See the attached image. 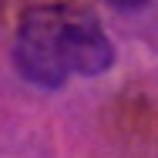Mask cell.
Returning <instances> with one entry per match:
<instances>
[{"instance_id": "1", "label": "cell", "mask_w": 158, "mask_h": 158, "mask_svg": "<svg viewBox=\"0 0 158 158\" xmlns=\"http://www.w3.org/2000/svg\"><path fill=\"white\" fill-rule=\"evenodd\" d=\"M14 67L34 84L57 91L71 77H98L114 64L104 27L81 7L40 3L31 7L14 34Z\"/></svg>"}, {"instance_id": "2", "label": "cell", "mask_w": 158, "mask_h": 158, "mask_svg": "<svg viewBox=\"0 0 158 158\" xmlns=\"http://www.w3.org/2000/svg\"><path fill=\"white\" fill-rule=\"evenodd\" d=\"M111 7H118V10H141V7H148L152 0H108Z\"/></svg>"}]
</instances>
